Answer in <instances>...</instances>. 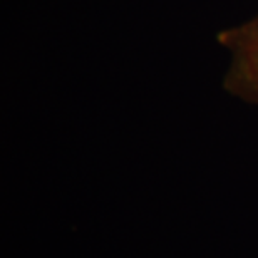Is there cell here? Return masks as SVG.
Returning <instances> with one entry per match:
<instances>
[{"label": "cell", "mask_w": 258, "mask_h": 258, "mask_svg": "<svg viewBox=\"0 0 258 258\" xmlns=\"http://www.w3.org/2000/svg\"><path fill=\"white\" fill-rule=\"evenodd\" d=\"M216 42L226 52L225 87L245 99L258 101V12L220 30Z\"/></svg>", "instance_id": "cell-1"}]
</instances>
